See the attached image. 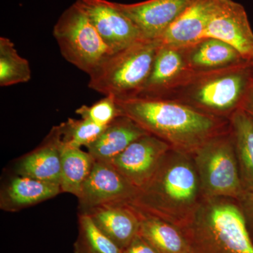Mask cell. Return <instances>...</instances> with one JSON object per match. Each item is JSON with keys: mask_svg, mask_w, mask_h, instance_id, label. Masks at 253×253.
<instances>
[{"mask_svg": "<svg viewBox=\"0 0 253 253\" xmlns=\"http://www.w3.org/2000/svg\"><path fill=\"white\" fill-rule=\"evenodd\" d=\"M81 212L90 216L96 226L121 249L139 234L140 219L136 208L126 203L102 205Z\"/></svg>", "mask_w": 253, "mask_h": 253, "instance_id": "obj_12", "label": "cell"}, {"mask_svg": "<svg viewBox=\"0 0 253 253\" xmlns=\"http://www.w3.org/2000/svg\"><path fill=\"white\" fill-rule=\"evenodd\" d=\"M122 253H159L139 234L123 250Z\"/></svg>", "mask_w": 253, "mask_h": 253, "instance_id": "obj_27", "label": "cell"}, {"mask_svg": "<svg viewBox=\"0 0 253 253\" xmlns=\"http://www.w3.org/2000/svg\"><path fill=\"white\" fill-rule=\"evenodd\" d=\"M161 42L143 40L111 55L89 76L88 86L116 99L134 97L144 89Z\"/></svg>", "mask_w": 253, "mask_h": 253, "instance_id": "obj_3", "label": "cell"}, {"mask_svg": "<svg viewBox=\"0 0 253 253\" xmlns=\"http://www.w3.org/2000/svg\"><path fill=\"white\" fill-rule=\"evenodd\" d=\"M200 189L194 162L181 151L172 156L169 151L154 175L129 204L168 221L184 219L197 206Z\"/></svg>", "mask_w": 253, "mask_h": 253, "instance_id": "obj_2", "label": "cell"}, {"mask_svg": "<svg viewBox=\"0 0 253 253\" xmlns=\"http://www.w3.org/2000/svg\"><path fill=\"white\" fill-rule=\"evenodd\" d=\"M219 40L234 48L243 59L253 61V32L244 6L233 0H217L204 41Z\"/></svg>", "mask_w": 253, "mask_h": 253, "instance_id": "obj_9", "label": "cell"}, {"mask_svg": "<svg viewBox=\"0 0 253 253\" xmlns=\"http://www.w3.org/2000/svg\"><path fill=\"white\" fill-rule=\"evenodd\" d=\"M236 154L245 191H253V118L239 111L233 118Z\"/></svg>", "mask_w": 253, "mask_h": 253, "instance_id": "obj_20", "label": "cell"}, {"mask_svg": "<svg viewBox=\"0 0 253 253\" xmlns=\"http://www.w3.org/2000/svg\"><path fill=\"white\" fill-rule=\"evenodd\" d=\"M217 0H194L158 41L162 46L184 47L204 41Z\"/></svg>", "mask_w": 253, "mask_h": 253, "instance_id": "obj_13", "label": "cell"}, {"mask_svg": "<svg viewBox=\"0 0 253 253\" xmlns=\"http://www.w3.org/2000/svg\"><path fill=\"white\" fill-rule=\"evenodd\" d=\"M195 152L201 189L208 198L241 199L245 190L235 149L229 141H206Z\"/></svg>", "mask_w": 253, "mask_h": 253, "instance_id": "obj_6", "label": "cell"}, {"mask_svg": "<svg viewBox=\"0 0 253 253\" xmlns=\"http://www.w3.org/2000/svg\"><path fill=\"white\" fill-rule=\"evenodd\" d=\"M136 209L140 219L139 235L159 253H189L185 240L169 221Z\"/></svg>", "mask_w": 253, "mask_h": 253, "instance_id": "obj_18", "label": "cell"}, {"mask_svg": "<svg viewBox=\"0 0 253 253\" xmlns=\"http://www.w3.org/2000/svg\"><path fill=\"white\" fill-rule=\"evenodd\" d=\"M58 126L63 144L75 148L87 147L97 139L106 128L84 118H69Z\"/></svg>", "mask_w": 253, "mask_h": 253, "instance_id": "obj_25", "label": "cell"}, {"mask_svg": "<svg viewBox=\"0 0 253 253\" xmlns=\"http://www.w3.org/2000/svg\"><path fill=\"white\" fill-rule=\"evenodd\" d=\"M149 134L126 116H118L86 147L95 161L109 162L141 136Z\"/></svg>", "mask_w": 253, "mask_h": 253, "instance_id": "obj_16", "label": "cell"}, {"mask_svg": "<svg viewBox=\"0 0 253 253\" xmlns=\"http://www.w3.org/2000/svg\"><path fill=\"white\" fill-rule=\"evenodd\" d=\"M103 41L113 53L143 41L135 25L108 0H77Z\"/></svg>", "mask_w": 253, "mask_h": 253, "instance_id": "obj_10", "label": "cell"}, {"mask_svg": "<svg viewBox=\"0 0 253 253\" xmlns=\"http://www.w3.org/2000/svg\"><path fill=\"white\" fill-rule=\"evenodd\" d=\"M78 229L75 253H122L123 250L100 230L86 213L78 215Z\"/></svg>", "mask_w": 253, "mask_h": 253, "instance_id": "obj_22", "label": "cell"}, {"mask_svg": "<svg viewBox=\"0 0 253 253\" xmlns=\"http://www.w3.org/2000/svg\"><path fill=\"white\" fill-rule=\"evenodd\" d=\"M245 111L253 118V89L250 91L245 104Z\"/></svg>", "mask_w": 253, "mask_h": 253, "instance_id": "obj_29", "label": "cell"}, {"mask_svg": "<svg viewBox=\"0 0 253 253\" xmlns=\"http://www.w3.org/2000/svg\"><path fill=\"white\" fill-rule=\"evenodd\" d=\"M194 0H146L134 4L113 2L130 19L144 40L157 41Z\"/></svg>", "mask_w": 253, "mask_h": 253, "instance_id": "obj_11", "label": "cell"}, {"mask_svg": "<svg viewBox=\"0 0 253 253\" xmlns=\"http://www.w3.org/2000/svg\"><path fill=\"white\" fill-rule=\"evenodd\" d=\"M243 59L233 46L219 40L206 39L191 56V61L200 67L214 68L224 66Z\"/></svg>", "mask_w": 253, "mask_h": 253, "instance_id": "obj_24", "label": "cell"}, {"mask_svg": "<svg viewBox=\"0 0 253 253\" xmlns=\"http://www.w3.org/2000/svg\"><path fill=\"white\" fill-rule=\"evenodd\" d=\"M53 36L63 57L89 76L114 54L77 1L61 15Z\"/></svg>", "mask_w": 253, "mask_h": 253, "instance_id": "obj_5", "label": "cell"}, {"mask_svg": "<svg viewBox=\"0 0 253 253\" xmlns=\"http://www.w3.org/2000/svg\"><path fill=\"white\" fill-rule=\"evenodd\" d=\"M61 186L62 192L79 197L84 181L90 174L95 163L89 152L81 148L66 146L61 141Z\"/></svg>", "mask_w": 253, "mask_h": 253, "instance_id": "obj_19", "label": "cell"}, {"mask_svg": "<svg viewBox=\"0 0 253 253\" xmlns=\"http://www.w3.org/2000/svg\"><path fill=\"white\" fill-rule=\"evenodd\" d=\"M184 67L181 55L175 48L160 46L155 59L152 71L142 91H155L161 89L172 81Z\"/></svg>", "mask_w": 253, "mask_h": 253, "instance_id": "obj_23", "label": "cell"}, {"mask_svg": "<svg viewBox=\"0 0 253 253\" xmlns=\"http://www.w3.org/2000/svg\"><path fill=\"white\" fill-rule=\"evenodd\" d=\"M76 113L81 118L103 126H109L116 118L121 116L116 98L113 96H105L91 106L83 105L76 110Z\"/></svg>", "mask_w": 253, "mask_h": 253, "instance_id": "obj_26", "label": "cell"}, {"mask_svg": "<svg viewBox=\"0 0 253 253\" xmlns=\"http://www.w3.org/2000/svg\"><path fill=\"white\" fill-rule=\"evenodd\" d=\"M208 198L190 213L195 234L221 253H253L247 221L242 210L226 199Z\"/></svg>", "mask_w": 253, "mask_h": 253, "instance_id": "obj_4", "label": "cell"}, {"mask_svg": "<svg viewBox=\"0 0 253 253\" xmlns=\"http://www.w3.org/2000/svg\"><path fill=\"white\" fill-rule=\"evenodd\" d=\"M116 101L121 115L181 152L196 151L215 126L204 113L170 101L139 96Z\"/></svg>", "mask_w": 253, "mask_h": 253, "instance_id": "obj_1", "label": "cell"}, {"mask_svg": "<svg viewBox=\"0 0 253 253\" xmlns=\"http://www.w3.org/2000/svg\"><path fill=\"white\" fill-rule=\"evenodd\" d=\"M61 144L59 126H55L39 147L21 158L16 168L18 175L60 184Z\"/></svg>", "mask_w": 253, "mask_h": 253, "instance_id": "obj_14", "label": "cell"}, {"mask_svg": "<svg viewBox=\"0 0 253 253\" xmlns=\"http://www.w3.org/2000/svg\"><path fill=\"white\" fill-rule=\"evenodd\" d=\"M169 146L157 136L146 134L108 163L139 189L154 175L169 152Z\"/></svg>", "mask_w": 253, "mask_h": 253, "instance_id": "obj_8", "label": "cell"}, {"mask_svg": "<svg viewBox=\"0 0 253 253\" xmlns=\"http://www.w3.org/2000/svg\"><path fill=\"white\" fill-rule=\"evenodd\" d=\"M139 189L131 184L112 165L95 161L90 174L78 198L82 211L110 204H131Z\"/></svg>", "mask_w": 253, "mask_h": 253, "instance_id": "obj_7", "label": "cell"}, {"mask_svg": "<svg viewBox=\"0 0 253 253\" xmlns=\"http://www.w3.org/2000/svg\"><path fill=\"white\" fill-rule=\"evenodd\" d=\"M246 85V74L231 73L205 83L198 90L196 99L209 109L226 111L238 104L244 94Z\"/></svg>", "mask_w": 253, "mask_h": 253, "instance_id": "obj_17", "label": "cell"}, {"mask_svg": "<svg viewBox=\"0 0 253 253\" xmlns=\"http://www.w3.org/2000/svg\"><path fill=\"white\" fill-rule=\"evenodd\" d=\"M241 199L244 201L245 217L249 218L253 222V191H245Z\"/></svg>", "mask_w": 253, "mask_h": 253, "instance_id": "obj_28", "label": "cell"}, {"mask_svg": "<svg viewBox=\"0 0 253 253\" xmlns=\"http://www.w3.org/2000/svg\"><path fill=\"white\" fill-rule=\"evenodd\" d=\"M61 193L59 184L17 175L1 190L0 208L7 212H17L53 199Z\"/></svg>", "mask_w": 253, "mask_h": 253, "instance_id": "obj_15", "label": "cell"}, {"mask_svg": "<svg viewBox=\"0 0 253 253\" xmlns=\"http://www.w3.org/2000/svg\"><path fill=\"white\" fill-rule=\"evenodd\" d=\"M31 69L27 59L21 57L9 38H0V86L27 83Z\"/></svg>", "mask_w": 253, "mask_h": 253, "instance_id": "obj_21", "label": "cell"}]
</instances>
